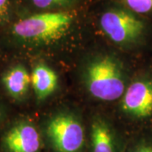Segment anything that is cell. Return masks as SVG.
Instances as JSON below:
<instances>
[{
	"instance_id": "6da1fadb",
	"label": "cell",
	"mask_w": 152,
	"mask_h": 152,
	"mask_svg": "<svg viewBox=\"0 0 152 152\" xmlns=\"http://www.w3.org/2000/svg\"><path fill=\"white\" fill-rule=\"evenodd\" d=\"M74 17L64 11L46 12L23 17L11 25L10 34L16 42L24 45L48 43L65 35Z\"/></svg>"
},
{
	"instance_id": "7c38bea8",
	"label": "cell",
	"mask_w": 152,
	"mask_h": 152,
	"mask_svg": "<svg viewBox=\"0 0 152 152\" xmlns=\"http://www.w3.org/2000/svg\"><path fill=\"white\" fill-rule=\"evenodd\" d=\"M14 0H0V27L10 21Z\"/></svg>"
},
{
	"instance_id": "5bb4252c",
	"label": "cell",
	"mask_w": 152,
	"mask_h": 152,
	"mask_svg": "<svg viewBox=\"0 0 152 152\" xmlns=\"http://www.w3.org/2000/svg\"><path fill=\"white\" fill-rule=\"evenodd\" d=\"M3 118H4V112H3V109L0 107V124H1Z\"/></svg>"
},
{
	"instance_id": "30bf717a",
	"label": "cell",
	"mask_w": 152,
	"mask_h": 152,
	"mask_svg": "<svg viewBox=\"0 0 152 152\" xmlns=\"http://www.w3.org/2000/svg\"><path fill=\"white\" fill-rule=\"evenodd\" d=\"M131 10L138 14L152 12V0H123Z\"/></svg>"
},
{
	"instance_id": "4fadbf2b",
	"label": "cell",
	"mask_w": 152,
	"mask_h": 152,
	"mask_svg": "<svg viewBox=\"0 0 152 152\" xmlns=\"http://www.w3.org/2000/svg\"><path fill=\"white\" fill-rule=\"evenodd\" d=\"M129 152H152V144L144 142L133 147Z\"/></svg>"
},
{
	"instance_id": "8992f818",
	"label": "cell",
	"mask_w": 152,
	"mask_h": 152,
	"mask_svg": "<svg viewBox=\"0 0 152 152\" xmlns=\"http://www.w3.org/2000/svg\"><path fill=\"white\" fill-rule=\"evenodd\" d=\"M122 108L135 118H146L152 114V82L137 80L125 91Z\"/></svg>"
},
{
	"instance_id": "9c48e42d",
	"label": "cell",
	"mask_w": 152,
	"mask_h": 152,
	"mask_svg": "<svg viewBox=\"0 0 152 152\" xmlns=\"http://www.w3.org/2000/svg\"><path fill=\"white\" fill-rule=\"evenodd\" d=\"M90 152H119L113 131L102 120H96L91 124Z\"/></svg>"
},
{
	"instance_id": "277c9868",
	"label": "cell",
	"mask_w": 152,
	"mask_h": 152,
	"mask_svg": "<svg viewBox=\"0 0 152 152\" xmlns=\"http://www.w3.org/2000/svg\"><path fill=\"white\" fill-rule=\"evenodd\" d=\"M102 30L113 42L129 44L134 42L144 31L143 22L132 14L122 10H109L100 19Z\"/></svg>"
},
{
	"instance_id": "52a82bcc",
	"label": "cell",
	"mask_w": 152,
	"mask_h": 152,
	"mask_svg": "<svg viewBox=\"0 0 152 152\" xmlns=\"http://www.w3.org/2000/svg\"><path fill=\"white\" fill-rule=\"evenodd\" d=\"M2 84L8 95L15 100H21L27 95L31 84V75L23 64L10 67L2 75Z\"/></svg>"
},
{
	"instance_id": "8fae6325",
	"label": "cell",
	"mask_w": 152,
	"mask_h": 152,
	"mask_svg": "<svg viewBox=\"0 0 152 152\" xmlns=\"http://www.w3.org/2000/svg\"><path fill=\"white\" fill-rule=\"evenodd\" d=\"M75 1V0H31L33 5L42 10L68 6Z\"/></svg>"
},
{
	"instance_id": "3957f363",
	"label": "cell",
	"mask_w": 152,
	"mask_h": 152,
	"mask_svg": "<svg viewBox=\"0 0 152 152\" xmlns=\"http://www.w3.org/2000/svg\"><path fill=\"white\" fill-rule=\"evenodd\" d=\"M46 134L53 152H83L86 145L84 128L71 115L61 114L52 118Z\"/></svg>"
},
{
	"instance_id": "ba28073f",
	"label": "cell",
	"mask_w": 152,
	"mask_h": 152,
	"mask_svg": "<svg viewBox=\"0 0 152 152\" xmlns=\"http://www.w3.org/2000/svg\"><path fill=\"white\" fill-rule=\"evenodd\" d=\"M31 86L37 100L42 101L54 92L58 86V75L48 66L39 64L31 75Z\"/></svg>"
},
{
	"instance_id": "5b68a950",
	"label": "cell",
	"mask_w": 152,
	"mask_h": 152,
	"mask_svg": "<svg viewBox=\"0 0 152 152\" xmlns=\"http://www.w3.org/2000/svg\"><path fill=\"white\" fill-rule=\"evenodd\" d=\"M1 146L4 152H41L42 140L35 125L21 120L4 132Z\"/></svg>"
},
{
	"instance_id": "7a4b0ae2",
	"label": "cell",
	"mask_w": 152,
	"mask_h": 152,
	"mask_svg": "<svg viewBox=\"0 0 152 152\" xmlns=\"http://www.w3.org/2000/svg\"><path fill=\"white\" fill-rule=\"evenodd\" d=\"M86 82L93 97L110 102L124 96V77L119 64L109 56L91 62L86 70Z\"/></svg>"
}]
</instances>
